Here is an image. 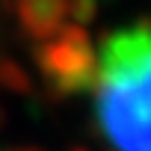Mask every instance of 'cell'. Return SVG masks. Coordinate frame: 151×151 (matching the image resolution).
Returning <instances> with one entry per match:
<instances>
[{
    "instance_id": "1",
    "label": "cell",
    "mask_w": 151,
    "mask_h": 151,
    "mask_svg": "<svg viewBox=\"0 0 151 151\" xmlns=\"http://www.w3.org/2000/svg\"><path fill=\"white\" fill-rule=\"evenodd\" d=\"M92 104L116 151H151V21L122 27L101 42Z\"/></svg>"
}]
</instances>
